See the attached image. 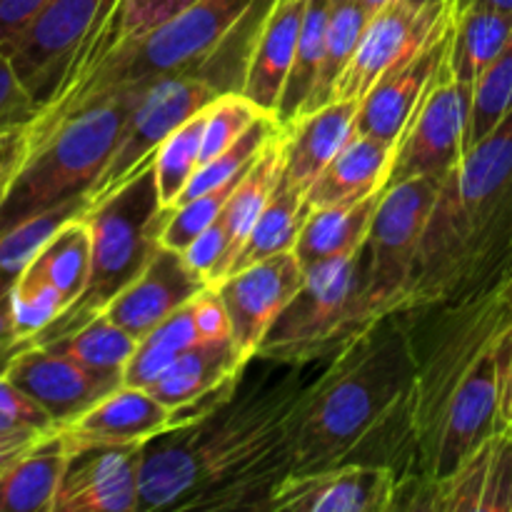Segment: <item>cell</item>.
<instances>
[{
	"mask_svg": "<svg viewBox=\"0 0 512 512\" xmlns=\"http://www.w3.org/2000/svg\"><path fill=\"white\" fill-rule=\"evenodd\" d=\"M333 355H253L213 413L145 440L138 512H270L275 490L293 473V435L305 395Z\"/></svg>",
	"mask_w": 512,
	"mask_h": 512,
	"instance_id": "cell-1",
	"label": "cell"
},
{
	"mask_svg": "<svg viewBox=\"0 0 512 512\" xmlns=\"http://www.w3.org/2000/svg\"><path fill=\"white\" fill-rule=\"evenodd\" d=\"M415 373L403 310L373 320L328 360L305 395L293 435V473L363 463L393 468L398 488L418 483L410 423Z\"/></svg>",
	"mask_w": 512,
	"mask_h": 512,
	"instance_id": "cell-2",
	"label": "cell"
},
{
	"mask_svg": "<svg viewBox=\"0 0 512 512\" xmlns=\"http://www.w3.org/2000/svg\"><path fill=\"white\" fill-rule=\"evenodd\" d=\"M512 285V113L440 180L405 308Z\"/></svg>",
	"mask_w": 512,
	"mask_h": 512,
	"instance_id": "cell-3",
	"label": "cell"
},
{
	"mask_svg": "<svg viewBox=\"0 0 512 512\" xmlns=\"http://www.w3.org/2000/svg\"><path fill=\"white\" fill-rule=\"evenodd\" d=\"M255 0H198L143 38L113 43L93 63L68 68L58 88L25 120V140L128 85L165 73H198L253 10Z\"/></svg>",
	"mask_w": 512,
	"mask_h": 512,
	"instance_id": "cell-4",
	"label": "cell"
},
{
	"mask_svg": "<svg viewBox=\"0 0 512 512\" xmlns=\"http://www.w3.org/2000/svg\"><path fill=\"white\" fill-rule=\"evenodd\" d=\"M140 85L120 88L40 138L25 140L28 153L0 200V235L33 215L90 195L113 155Z\"/></svg>",
	"mask_w": 512,
	"mask_h": 512,
	"instance_id": "cell-5",
	"label": "cell"
},
{
	"mask_svg": "<svg viewBox=\"0 0 512 512\" xmlns=\"http://www.w3.org/2000/svg\"><path fill=\"white\" fill-rule=\"evenodd\" d=\"M155 155L120 188L93 200L83 213L90 230V275L80 298L45 328L33 343L43 345L75 333L95 315L105 313L160 250V235L173 208L160 203L155 183Z\"/></svg>",
	"mask_w": 512,
	"mask_h": 512,
	"instance_id": "cell-6",
	"label": "cell"
},
{
	"mask_svg": "<svg viewBox=\"0 0 512 512\" xmlns=\"http://www.w3.org/2000/svg\"><path fill=\"white\" fill-rule=\"evenodd\" d=\"M365 290L368 260L363 245L358 253L310 268L303 288L265 333L258 355L308 360L338 353L373 323Z\"/></svg>",
	"mask_w": 512,
	"mask_h": 512,
	"instance_id": "cell-7",
	"label": "cell"
},
{
	"mask_svg": "<svg viewBox=\"0 0 512 512\" xmlns=\"http://www.w3.org/2000/svg\"><path fill=\"white\" fill-rule=\"evenodd\" d=\"M443 178H413L380 193L368 238V310L373 320L403 310L413 288L415 265L430 210Z\"/></svg>",
	"mask_w": 512,
	"mask_h": 512,
	"instance_id": "cell-8",
	"label": "cell"
},
{
	"mask_svg": "<svg viewBox=\"0 0 512 512\" xmlns=\"http://www.w3.org/2000/svg\"><path fill=\"white\" fill-rule=\"evenodd\" d=\"M220 90L195 73H165L140 85L108 165L90 188V203L133 178L165 138L213 103Z\"/></svg>",
	"mask_w": 512,
	"mask_h": 512,
	"instance_id": "cell-9",
	"label": "cell"
},
{
	"mask_svg": "<svg viewBox=\"0 0 512 512\" xmlns=\"http://www.w3.org/2000/svg\"><path fill=\"white\" fill-rule=\"evenodd\" d=\"M470 113L473 85L455 80L443 65L438 80L395 143L383 190L413 178H445L465 155Z\"/></svg>",
	"mask_w": 512,
	"mask_h": 512,
	"instance_id": "cell-10",
	"label": "cell"
},
{
	"mask_svg": "<svg viewBox=\"0 0 512 512\" xmlns=\"http://www.w3.org/2000/svg\"><path fill=\"white\" fill-rule=\"evenodd\" d=\"M108 0H48L3 50H8L20 83L33 95L35 108L50 98Z\"/></svg>",
	"mask_w": 512,
	"mask_h": 512,
	"instance_id": "cell-11",
	"label": "cell"
},
{
	"mask_svg": "<svg viewBox=\"0 0 512 512\" xmlns=\"http://www.w3.org/2000/svg\"><path fill=\"white\" fill-rule=\"evenodd\" d=\"M455 10L435 28L430 38L415 45L408 55L398 60L390 70H385L373 88L360 98L358 108V133L368 138L383 140L395 145L415 110L433 83L438 80L453 40Z\"/></svg>",
	"mask_w": 512,
	"mask_h": 512,
	"instance_id": "cell-12",
	"label": "cell"
},
{
	"mask_svg": "<svg viewBox=\"0 0 512 512\" xmlns=\"http://www.w3.org/2000/svg\"><path fill=\"white\" fill-rule=\"evenodd\" d=\"M140 453L143 443L68 440V460L53 512H138Z\"/></svg>",
	"mask_w": 512,
	"mask_h": 512,
	"instance_id": "cell-13",
	"label": "cell"
},
{
	"mask_svg": "<svg viewBox=\"0 0 512 512\" xmlns=\"http://www.w3.org/2000/svg\"><path fill=\"white\" fill-rule=\"evenodd\" d=\"M305 283V270L293 250L238 270L213 285L223 298L233 328V343L243 360L258 355L260 343L285 305Z\"/></svg>",
	"mask_w": 512,
	"mask_h": 512,
	"instance_id": "cell-14",
	"label": "cell"
},
{
	"mask_svg": "<svg viewBox=\"0 0 512 512\" xmlns=\"http://www.w3.org/2000/svg\"><path fill=\"white\" fill-rule=\"evenodd\" d=\"M395 493L393 468L345 463L288 475L270 500V512H390Z\"/></svg>",
	"mask_w": 512,
	"mask_h": 512,
	"instance_id": "cell-15",
	"label": "cell"
},
{
	"mask_svg": "<svg viewBox=\"0 0 512 512\" xmlns=\"http://www.w3.org/2000/svg\"><path fill=\"white\" fill-rule=\"evenodd\" d=\"M5 375L50 415L58 428H65L88 413L98 400L120 388V380L105 378L83 368L50 345H25L8 363Z\"/></svg>",
	"mask_w": 512,
	"mask_h": 512,
	"instance_id": "cell-16",
	"label": "cell"
},
{
	"mask_svg": "<svg viewBox=\"0 0 512 512\" xmlns=\"http://www.w3.org/2000/svg\"><path fill=\"white\" fill-rule=\"evenodd\" d=\"M453 10L455 0H445V3H438L425 10H413L405 3H400V0H393L383 10L370 15V23L365 28L363 40H360L358 50H355L353 60L345 68V73L340 75L338 85H335V98H363L385 70L393 68L415 45L430 38L435 33V28Z\"/></svg>",
	"mask_w": 512,
	"mask_h": 512,
	"instance_id": "cell-17",
	"label": "cell"
},
{
	"mask_svg": "<svg viewBox=\"0 0 512 512\" xmlns=\"http://www.w3.org/2000/svg\"><path fill=\"white\" fill-rule=\"evenodd\" d=\"M205 288H210V283L198 270L190 268L183 253L160 245L148 268L118 298L110 300L105 315L130 335L143 340L163 320L193 303Z\"/></svg>",
	"mask_w": 512,
	"mask_h": 512,
	"instance_id": "cell-18",
	"label": "cell"
},
{
	"mask_svg": "<svg viewBox=\"0 0 512 512\" xmlns=\"http://www.w3.org/2000/svg\"><path fill=\"white\" fill-rule=\"evenodd\" d=\"M305 3L308 0H275L260 20L245 60L238 93L268 115L278 113L290 70L295 65Z\"/></svg>",
	"mask_w": 512,
	"mask_h": 512,
	"instance_id": "cell-19",
	"label": "cell"
},
{
	"mask_svg": "<svg viewBox=\"0 0 512 512\" xmlns=\"http://www.w3.org/2000/svg\"><path fill=\"white\" fill-rule=\"evenodd\" d=\"M425 510L512 512V425L485 440L450 478L435 483Z\"/></svg>",
	"mask_w": 512,
	"mask_h": 512,
	"instance_id": "cell-20",
	"label": "cell"
},
{
	"mask_svg": "<svg viewBox=\"0 0 512 512\" xmlns=\"http://www.w3.org/2000/svg\"><path fill=\"white\" fill-rule=\"evenodd\" d=\"M360 100L335 98L283 130V175L308 193L313 180L358 133Z\"/></svg>",
	"mask_w": 512,
	"mask_h": 512,
	"instance_id": "cell-21",
	"label": "cell"
},
{
	"mask_svg": "<svg viewBox=\"0 0 512 512\" xmlns=\"http://www.w3.org/2000/svg\"><path fill=\"white\" fill-rule=\"evenodd\" d=\"M170 415L148 390L123 383L60 430L70 443H145L168 428Z\"/></svg>",
	"mask_w": 512,
	"mask_h": 512,
	"instance_id": "cell-22",
	"label": "cell"
},
{
	"mask_svg": "<svg viewBox=\"0 0 512 512\" xmlns=\"http://www.w3.org/2000/svg\"><path fill=\"white\" fill-rule=\"evenodd\" d=\"M395 145L355 133L305 193L310 208L350 205L383 193Z\"/></svg>",
	"mask_w": 512,
	"mask_h": 512,
	"instance_id": "cell-23",
	"label": "cell"
},
{
	"mask_svg": "<svg viewBox=\"0 0 512 512\" xmlns=\"http://www.w3.org/2000/svg\"><path fill=\"white\" fill-rule=\"evenodd\" d=\"M68 460L63 430L45 433L0 478V512H53Z\"/></svg>",
	"mask_w": 512,
	"mask_h": 512,
	"instance_id": "cell-24",
	"label": "cell"
},
{
	"mask_svg": "<svg viewBox=\"0 0 512 512\" xmlns=\"http://www.w3.org/2000/svg\"><path fill=\"white\" fill-rule=\"evenodd\" d=\"M378 203L380 193H375L360 203L323 205V208L310 210L293 248L305 273L315 265L358 253L360 245L368 238Z\"/></svg>",
	"mask_w": 512,
	"mask_h": 512,
	"instance_id": "cell-25",
	"label": "cell"
},
{
	"mask_svg": "<svg viewBox=\"0 0 512 512\" xmlns=\"http://www.w3.org/2000/svg\"><path fill=\"white\" fill-rule=\"evenodd\" d=\"M245 363L248 360H243L233 340L198 343L178 355V360L145 390L165 408L178 410L228 380L230 375L240 373Z\"/></svg>",
	"mask_w": 512,
	"mask_h": 512,
	"instance_id": "cell-26",
	"label": "cell"
},
{
	"mask_svg": "<svg viewBox=\"0 0 512 512\" xmlns=\"http://www.w3.org/2000/svg\"><path fill=\"white\" fill-rule=\"evenodd\" d=\"M512 35V13L493 8H455L453 40L445 68L455 80L475 85L503 53Z\"/></svg>",
	"mask_w": 512,
	"mask_h": 512,
	"instance_id": "cell-27",
	"label": "cell"
},
{
	"mask_svg": "<svg viewBox=\"0 0 512 512\" xmlns=\"http://www.w3.org/2000/svg\"><path fill=\"white\" fill-rule=\"evenodd\" d=\"M310 210L313 208H310L308 200H305L303 190L295 188V185L280 173L278 185H275V190L270 193V200L265 203L258 223L250 230L248 240H245L243 248H240L238 258H235L228 275L238 273V270L243 268H250V265L260 263V260L265 258H273V255L293 250Z\"/></svg>",
	"mask_w": 512,
	"mask_h": 512,
	"instance_id": "cell-28",
	"label": "cell"
},
{
	"mask_svg": "<svg viewBox=\"0 0 512 512\" xmlns=\"http://www.w3.org/2000/svg\"><path fill=\"white\" fill-rule=\"evenodd\" d=\"M283 130L265 145V150L258 155V160L250 165L248 173H245L243 178H240V183L235 185L228 205H225L223 213H220V220H223L230 240L228 273L230 268H233L243 243L248 240L253 225L258 223L265 203L270 200V193H273L275 185H278L280 173H283ZM225 278H228V275H225Z\"/></svg>",
	"mask_w": 512,
	"mask_h": 512,
	"instance_id": "cell-29",
	"label": "cell"
},
{
	"mask_svg": "<svg viewBox=\"0 0 512 512\" xmlns=\"http://www.w3.org/2000/svg\"><path fill=\"white\" fill-rule=\"evenodd\" d=\"M330 5L333 0H308L305 3L303 28H300L298 40V55H295V65L290 70L288 85H285L283 100L275 113L278 123L288 128L290 123L305 113L310 95H313L315 85H318L320 65H323L325 55V35H328V20H330Z\"/></svg>",
	"mask_w": 512,
	"mask_h": 512,
	"instance_id": "cell-30",
	"label": "cell"
},
{
	"mask_svg": "<svg viewBox=\"0 0 512 512\" xmlns=\"http://www.w3.org/2000/svg\"><path fill=\"white\" fill-rule=\"evenodd\" d=\"M43 345H50L58 353L68 355V358H73L75 363L93 370V373L123 383L125 365H128L135 348H138V338L130 335L125 328H120L118 323H113L105 313H100L85 325H80L75 333Z\"/></svg>",
	"mask_w": 512,
	"mask_h": 512,
	"instance_id": "cell-31",
	"label": "cell"
},
{
	"mask_svg": "<svg viewBox=\"0 0 512 512\" xmlns=\"http://www.w3.org/2000/svg\"><path fill=\"white\" fill-rule=\"evenodd\" d=\"M368 23L370 13L363 5V0H333V5H330L328 35H325L323 65H320L318 85H315L313 95H310L308 105H305V113H313L315 108L335 98V85H338L340 75L345 73V68L353 60Z\"/></svg>",
	"mask_w": 512,
	"mask_h": 512,
	"instance_id": "cell-32",
	"label": "cell"
},
{
	"mask_svg": "<svg viewBox=\"0 0 512 512\" xmlns=\"http://www.w3.org/2000/svg\"><path fill=\"white\" fill-rule=\"evenodd\" d=\"M28 268L53 283L70 308L85 290L90 275V230L83 215L68 220L43 245Z\"/></svg>",
	"mask_w": 512,
	"mask_h": 512,
	"instance_id": "cell-33",
	"label": "cell"
},
{
	"mask_svg": "<svg viewBox=\"0 0 512 512\" xmlns=\"http://www.w3.org/2000/svg\"><path fill=\"white\" fill-rule=\"evenodd\" d=\"M280 130H283V125L278 123L275 115H260V118L255 120V123L250 125L228 150H223V153L215 155L213 160H208V163H203L195 170L188 188L183 190V195H180L175 205L188 203V200L210 193V190L220 188V185L230 183V180H235L238 175H243L245 170L258 160V155L263 153L265 145H268L275 135H280Z\"/></svg>",
	"mask_w": 512,
	"mask_h": 512,
	"instance_id": "cell-34",
	"label": "cell"
},
{
	"mask_svg": "<svg viewBox=\"0 0 512 512\" xmlns=\"http://www.w3.org/2000/svg\"><path fill=\"white\" fill-rule=\"evenodd\" d=\"M90 208V195H78V198L68 200V203L50 208L45 213L33 215V218L23 220V223L13 225L0 235V273L18 278L35 255L43 250V245L63 228L68 220L80 218L85 210Z\"/></svg>",
	"mask_w": 512,
	"mask_h": 512,
	"instance_id": "cell-35",
	"label": "cell"
},
{
	"mask_svg": "<svg viewBox=\"0 0 512 512\" xmlns=\"http://www.w3.org/2000/svg\"><path fill=\"white\" fill-rule=\"evenodd\" d=\"M205 108L185 120L178 130L168 135L155 150V183H158L160 203L175 208L190 178L200 168V148H203Z\"/></svg>",
	"mask_w": 512,
	"mask_h": 512,
	"instance_id": "cell-36",
	"label": "cell"
},
{
	"mask_svg": "<svg viewBox=\"0 0 512 512\" xmlns=\"http://www.w3.org/2000/svg\"><path fill=\"white\" fill-rule=\"evenodd\" d=\"M512 113V35L503 53L488 65L473 85V113H470L465 150L488 138Z\"/></svg>",
	"mask_w": 512,
	"mask_h": 512,
	"instance_id": "cell-37",
	"label": "cell"
},
{
	"mask_svg": "<svg viewBox=\"0 0 512 512\" xmlns=\"http://www.w3.org/2000/svg\"><path fill=\"white\" fill-rule=\"evenodd\" d=\"M68 303L53 283L38 275L35 270L25 268L15 278L13 285V320L18 338L25 345L33 343L45 328L55 323L65 313Z\"/></svg>",
	"mask_w": 512,
	"mask_h": 512,
	"instance_id": "cell-38",
	"label": "cell"
},
{
	"mask_svg": "<svg viewBox=\"0 0 512 512\" xmlns=\"http://www.w3.org/2000/svg\"><path fill=\"white\" fill-rule=\"evenodd\" d=\"M260 115H268L250 103L243 93H220L210 105H205L203 148H200V165L213 160L223 150H228Z\"/></svg>",
	"mask_w": 512,
	"mask_h": 512,
	"instance_id": "cell-39",
	"label": "cell"
},
{
	"mask_svg": "<svg viewBox=\"0 0 512 512\" xmlns=\"http://www.w3.org/2000/svg\"><path fill=\"white\" fill-rule=\"evenodd\" d=\"M245 173H248V170H245ZM243 175H238V178L230 180V183L220 185V188L210 190V193L188 200V203L175 205L168 223H165L163 235H160V245L183 253L203 230H208L210 225L220 218V213H223V208L228 205L230 195H233L235 185L240 183Z\"/></svg>",
	"mask_w": 512,
	"mask_h": 512,
	"instance_id": "cell-40",
	"label": "cell"
},
{
	"mask_svg": "<svg viewBox=\"0 0 512 512\" xmlns=\"http://www.w3.org/2000/svg\"><path fill=\"white\" fill-rule=\"evenodd\" d=\"M198 0H113L108 8L110 38L113 43L143 38L158 25L188 10Z\"/></svg>",
	"mask_w": 512,
	"mask_h": 512,
	"instance_id": "cell-41",
	"label": "cell"
},
{
	"mask_svg": "<svg viewBox=\"0 0 512 512\" xmlns=\"http://www.w3.org/2000/svg\"><path fill=\"white\" fill-rule=\"evenodd\" d=\"M33 113V95L20 83L8 50H0V125L25 123Z\"/></svg>",
	"mask_w": 512,
	"mask_h": 512,
	"instance_id": "cell-42",
	"label": "cell"
},
{
	"mask_svg": "<svg viewBox=\"0 0 512 512\" xmlns=\"http://www.w3.org/2000/svg\"><path fill=\"white\" fill-rule=\"evenodd\" d=\"M195 328H198L200 343H225L233 340V328H230V315L225 308L218 290L210 285L198 298L193 300Z\"/></svg>",
	"mask_w": 512,
	"mask_h": 512,
	"instance_id": "cell-43",
	"label": "cell"
},
{
	"mask_svg": "<svg viewBox=\"0 0 512 512\" xmlns=\"http://www.w3.org/2000/svg\"><path fill=\"white\" fill-rule=\"evenodd\" d=\"M0 415L13 420V423L25 425V428H58V425L50 420V415L45 413L38 403H33V400H30L5 373H0Z\"/></svg>",
	"mask_w": 512,
	"mask_h": 512,
	"instance_id": "cell-44",
	"label": "cell"
},
{
	"mask_svg": "<svg viewBox=\"0 0 512 512\" xmlns=\"http://www.w3.org/2000/svg\"><path fill=\"white\" fill-rule=\"evenodd\" d=\"M13 285L15 278L0 273V373H5L10 360L25 348L13 320Z\"/></svg>",
	"mask_w": 512,
	"mask_h": 512,
	"instance_id": "cell-45",
	"label": "cell"
},
{
	"mask_svg": "<svg viewBox=\"0 0 512 512\" xmlns=\"http://www.w3.org/2000/svg\"><path fill=\"white\" fill-rule=\"evenodd\" d=\"M48 0H0V50L28 28Z\"/></svg>",
	"mask_w": 512,
	"mask_h": 512,
	"instance_id": "cell-46",
	"label": "cell"
},
{
	"mask_svg": "<svg viewBox=\"0 0 512 512\" xmlns=\"http://www.w3.org/2000/svg\"><path fill=\"white\" fill-rule=\"evenodd\" d=\"M28 145H25V123L0 125V180L13 178L23 163Z\"/></svg>",
	"mask_w": 512,
	"mask_h": 512,
	"instance_id": "cell-47",
	"label": "cell"
},
{
	"mask_svg": "<svg viewBox=\"0 0 512 512\" xmlns=\"http://www.w3.org/2000/svg\"><path fill=\"white\" fill-rule=\"evenodd\" d=\"M45 433H50V430L20 428V430H13V433L0 435V478H3L5 470L10 468V463H13L15 458H20L30 445L38 443Z\"/></svg>",
	"mask_w": 512,
	"mask_h": 512,
	"instance_id": "cell-48",
	"label": "cell"
},
{
	"mask_svg": "<svg viewBox=\"0 0 512 512\" xmlns=\"http://www.w3.org/2000/svg\"><path fill=\"white\" fill-rule=\"evenodd\" d=\"M455 8H493V10H505L512 13V0H455Z\"/></svg>",
	"mask_w": 512,
	"mask_h": 512,
	"instance_id": "cell-49",
	"label": "cell"
},
{
	"mask_svg": "<svg viewBox=\"0 0 512 512\" xmlns=\"http://www.w3.org/2000/svg\"><path fill=\"white\" fill-rule=\"evenodd\" d=\"M400 3H405L413 10H425V8H433V5L438 3H445V0H400Z\"/></svg>",
	"mask_w": 512,
	"mask_h": 512,
	"instance_id": "cell-50",
	"label": "cell"
},
{
	"mask_svg": "<svg viewBox=\"0 0 512 512\" xmlns=\"http://www.w3.org/2000/svg\"><path fill=\"white\" fill-rule=\"evenodd\" d=\"M505 420H508V425H512V365H510L508 393H505Z\"/></svg>",
	"mask_w": 512,
	"mask_h": 512,
	"instance_id": "cell-51",
	"label": "cell"
},
{
	"mask_svg": "<svg viewBox=\"0 0 512 512\" xmlns=\"http://www.w3.org/2000/svg\"><path fill=\"white\" fill-rule=\"evenodd\" d=\"M390 3H393V0H363V5L368 8L370 15H375L378 10H383L385 5H390Z\"/></svg>",
	"mask_w": 512,
	"mask_h": 512,
	"instance_id": "cell-52",
	"label": "cell"
},
{
	"mask_svg": "<svg viewBox=\"0 0 512 512\" xmlns=\"http://www.w3.org/2000/svg\"><path fill=\"white\" fill-rule=\"evenodd\" d=\"M8 183H10V178H8V180H0V200H3L5 188H8Z\"/></svg>",
	"mask_w": 512,
	"mask_h": 512,
	"instance_id": "cell-53",
	"label": "cell"
},
{
	"mask_svg": "<svg viewBox=\"0 0 512 512\" xmlns=\"http://www.w3.org/2000/svg\"><path fill=\"white\" fill-rule=\"evenodd\" d=\"M510 300H512V288H510Z\"/></svg>",
	"mask_w": 512,
	"mask_h": 512,
	"instance_id": "cell-54",
	"label": "cell"
}]
</instances>
